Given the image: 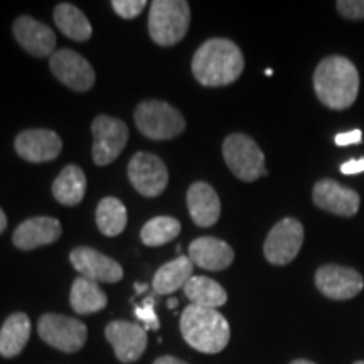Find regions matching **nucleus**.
<instances>
[{"label": "nucleus", "instance_id": "nucleus-1", "mask_svg": "<svg viewBox=\"0 0 364 364\" xmlns=\"http://www.w3.org/2000/svg\"><path fill=\"white\" fill-rule=\"evenodd\" d=\"M193 75L203 86L216 88L235 83L245 68L241 49L233 41L213 38L198 48L193 58Z\"/></svg>", "mask_w": 364, "mask_h": 364}, {"label": "nucleus", "instance_id": "nucleus-2", "mask_svg": "<svg viewBox=\"0 0 364 364\" xmlns=\"http://www.w3.org/2000/svg\"><path fill=\"white\" fill-rule=\"evenodd\" d=\"M314 90L326 107L346 110L353 107L359 93L358 68L343 56L322 59L314 73Z\"/></svg>", "mask_w": 364, "mask_h": 364}, {"label": "nucleus", "instance_id": "nucleus-3", "mask_svg": "<svg viewBox=\"0 0 364 364\" xmlns=\"http://www.w3.org/2000/svg\"><path fill=\"white\" fill-rule=\"evenodd\" d=\"M182 338L191 348L204 354L221 353L230 343V324L216 309L191 304L181 316Z\"/></svg>", "mask_w": 364, "mask_h": 364}, {"label": "nucleus", "instance_id": "nucleus-4", "mask_svg": "<svg viewBox=\"0 0 364 364\" xmlns=\"http://www.w3.org/2000/svg\"><path fill=\"white\" fill-rule=\"evenodd\" d=\"M191 9L184 0H156L149 12V34L154 43L169 48L182 41L189 29Z\"/></svg>", "mask_w": 364, "mask_h": 364}, {"label": "nucleus", "instance_id": "nucleus-5", "mask_svg": "<svg viewBox=\"0 0 364 364\" xmlns=\"http://www.w3.org/2000/svg\"><path fill=\"white\" fill-rule=\"evenodd\" d=\"M135 125L150 140H169L186 129L184 115L166 102L149 100L135 108Z\"/></svg>", "mask_w": 364, "mask_h": 364}, {"label": "nucleus", "instance_id": "nucleus-6", "mask_svg": "<svg viewBox=\"0 0 364 364\" xmlns=\"http://www.w3.org/2000/svg\"><path fill=\"white\" fill-rule=\"evenodd\" d=\"M223 157L240 181L253 182L267 176L265 156L252 136L231 134L223 142Z\"/></svg>", "mask_w": 364, "mask_h": 364}, {"label": "nucleus", "instance_id": "nucleus-7", "mask_svg": "<svg viewBox=\"0 0 364 364\" xmlns=\"http://www.w3.org/2000/svg\"><path fill=\"white\" fill-rule=\"evenodd\" d=\"M38 332L46 344L63 353L80 351L88 338L83 322L61 314H44L38 322Z\"/></svg>", "mask_w": 364, "mask_h": 364}, {"label": "nucleus", "instance_id": "nucleus-8", "mask_svg": "<svg viewBox=\"0 0 364 364\" xmlns=\"http://www.w3.org/2000/svg\"><path fill=\"white\" fill-rule=\"evenodd\" d=\"M304 243V226L295 218H285L277 223L268 233L263 253L268 263L284 267L295 260Z\"/></svg>", "mask_w": 364, "mask_h": 364}, {"label": "nucleus", "instance_id": "nucleus-9", "mask_svg": "<svg viewBox=\"0 0 364 364\" xmlns=\"http://www.w3.org/2000/svg\"><path fill=\"white\" fill-rule=\"evenodd\" d=\"M93 130V161L97 166H108L120 156L129 142V129L118 118L100 115L91 125Z\"/></svg>", "mask_w": 364, "mask_h": 364}, {"label": "nucleus", "instance_id": "nucleus-10", "mask_svg": "<svg viewBox=\"0 0 364 364\" xmlns=\"http://www.w3.org/2000/svg\"><path fill=\"white\" fill-rule=\"evenodd\" d=\"M132 186L145 198H157L167 188L169 172L162 159L149 152H136L129 162Z\"/></svg>", "mask_w": 364, "mask_h": 364}, {"label": "nucleus", "instance_id": "nucleus-11", "mask_svg": "<svg viewBox=\"0 0 364 364\" xmlns=\"http://www.w3.org/2000/svg\"><path fill=\"white\" fill-rule=\"evenodd\" d=\"M316 287L331 300H349L361 292L363 275L358 270L341 265H324L316 273Z\"/></svg>", "mask_w": 364, "mask_h": 364}, {"label": "nucleus", "instance_id": "nucleus-12", "mask_svg": "<svg viewBox=\"0 0 364 364\" xmlns=\"http://www.w3.org/2000/svg\"><path fill=\"white\" fill-rule=\"evenodd\" d=\"M70 260L81 277L97 284H117L124 279V268L120 267V263L100 253L98 250L88 247L75 248L70 255Z\"/></svg>", "mask_w": 364, "mask_h": 364}, {"label": "nucleus", "instance_id": "nucleus-13", "mask_svg": "<svg viewBox=\"0 0 364 364\" xmlns=\"http://www.w3.org/2000/svg\"><path fill=\"white\" fill-rule=\"evenodd\" d=\"M53 75L75 91H88L95 85V71L86 59L71 49H59L49 59Z\"/></svg>", "mask_w": 364, "mask_h": 364}, {"label": "nucleus", "instance_id": "nucleus-14", "mask_svg": "<svg viewBox=\"0 0 364 364\" xmlns=\"http://www.w3.org/2000/svg\"><path fill=\"white\" fill-rule=\"evenodd\" d=\"M105 336L122 363H135L147 349V331L134 322L113 321L105 329Z\"/></svg>", "mask_w": 364, "mask_h": 364}, {"label": "nucleus", "instance_id": "nucleus-15", "mask_svg": "<svg viewBox=\"0 0 364 364\" xmlns=\"http://www.w3.org/2000/svg\"><path fill=\"white\" fill-rule=\"evenodd\" d=\"M16 152L27 162H49L54 161L63 150L59 135L53 130L31 129L21 132L14 142Z\"/></svg>", "mask_w": 364, "mask_h": 364}, {"label": "nucleus", "instance_id": "nucleus-16", "mask_svg": "<svg viewBox=\"0 0 364 364\" xmlns=\"http://www.w3.org/2000/svg\"><path fill=\"white\" fill-rule=\"evenodd\" d=\"M314 204L322 211L332 215L351 218L359 209V194L356 191L344 188L332 179H322L316 182L312 191Z\"/></svg>", "mask_w": 364, "mask_h": 364}, {"label": "nucleus", "instance_id": "nucleus-17", "mask_svg": "<svg viewBox=\"0 0 364 364\" xmlns=\"http://www.w3.org/2000/svg\"><path fill=\"white\" fill-rule=\"evenodd\" d=\"M14 38L19 43L24 51L36 58L53 56L56 48V34L49 26L33 19L29 16H22L14 22Z\"/></svg>", "mask_w": 364, "mask_h": 364}, {"label": "nucleus", "instance_id": "nucleus-18", "mask_svg": "<svg viewBox=\"0 0 364 364\" xmlns=\"http://www.w3.org/2000/svg\"><path fill=\"white\" fill-rule=\"evenodd\" d=\"M63 233L61 223L56 218L36 216L26 220L16 228L12 235V243L19 250H34L39 247L51 245L59 240Z\"/></svg>", "mask_w": 364, "mask_h": 364}, {"label": "nucleus", "instance_id": "nucleus-19", "mask_svg": "<svg viewBox=\"0 0 364 364\" xmlns=\"http://www.w3.org/2000/svg\"><path fill=\"white\" fill-rule=\"evenodd\" d=\"M191 262L209 272L225 270L233 263L235 252L226 241L215 236H201L189 245Z\"/></svg>", "mask_w": 364, "mask_h": 364}, {"label": "nucleus", "instance_id": "nucleus-20", "mask_svg": "<svg viewBox=\"0 0 364 364\" xmlns=\"http://www.w3.org/2000/svg\"><path fill=\"white\" fill-rule=\"evenodd\" d=\"M188 209L198 226L209 228L216 225L221 216L220 196L208 182H194L188 189Z\"/></svg>", "mask_w": 364, "mask_h": 364}, {"label": "nucleus", "instance_id": "nucleus-21", "mask_svg": "<svg viewBox=\"0 0 364 364\" xmlns=\"http://www.w3.org/2000/svg\"><path fill=\"white\" fill-rule=\"evenodd\" d=\"M194 277V263L189 257H177L159 268L154 275V292L159 295H169L184 289L186 284Z\"/></svg>", "mask_w": 364, "mask_h": 364}, {"label": "nucleus", "instance_id": "nucleus-22", "mask_svg": "<svg viewBox=\"0 0 364 364\" xmlns=\"http://www.w3.org/2000/svg\"><path fill=\"white\" fill-rule=\"evenodd\" d=\"M31 338V318L24 312L9 316L0 329V356L16 358L24 351Z\"/></svg>", "mask_w": 364, "mask_h": 364}, {"label": "nucleus", "instance_id": "nucleus-23", "mask_svg": "<svg viewBox=\"0 0 364 364\" xmlns=\"http://www.w3.org/2000/svg\"><path fill=\"white\" fill-rule=\"evenodd\" d=\"M70 302L73 311L80 314V316H86V314L103 311L107 307L108 299L97 282L85 279V277H78V279L73 282Z\"/></svg>", "mask_w": 364, "mask_h": 364}, {"label": "nucleus", "instance_id": "nucleus-24", "mask_svg": "<svg viewBox=\"0 0 364 364\" xmlns=\"http://www.w3.org/2000/svg\"><path fill=\"white\" fill-rule=\"evenodd\" d=\"M86 193V176L78 166H66L53 182V196L65 206H76Z\"/></svg>", "mask_w": 364, "mask_h": 364}, {"label": "nucleus", "instance_id": "nucleus-25", "mask_svg": "<svg viewBox=\"0 0 364 364\" xmlns=\"http://www.w3.org/2000/svg\"><path fill=\"white\" fill-rule=\"evenodd\" d=\"M184 294L194 306L216 309L225 306L228 300V294L216 280L209 277H193L184 287Z\"/></svg>", "mask_w": 364, "mask_h": 364}, {"label": "nucleus", "instance_id": "nucleus-26", "mask_svg": "<svg viewBox=\"0 0 364 364\" xmlns=\"http://www.w3.org/2000/svg\"><path fill=\"white\" fill-rule=\"evenodd\" d=\"M54 22H56L58 29L66 38L78 41V43L88 41L91 38V33H93L90 21L86 19L85 14L76 6H73V4H59L54 9Z\"/></svg>", "mask_w": 364, "mask_h": 364}, {"label": "nucleus", "instance_id": "nucleus-27", "mask_svg": "<svg viewBox=\"0 0 364 364\" xmlns=\"http://www.w3.org/2000/svg\"><path fill=\"white\" fill-rule=\"evenodd\" d=\"M97 225L105 236H118L127 226V209L117 198H105L97 208Z\"/></svg>", "mask_w": 364, "mask_h": 364}, {"label": "nucleus", "instance_id": "nucleus-28", "mask_svg": "<svg viewBox=\"0 0 364 364\" xmlns=\"http://www.w3.org/2000/svg\"><path fill=\"white\" fill-rule=\"evenodd\" d=\"M179 233L181 223L176 218L157 216L145 223L140 238H142L144 245H147V247H162V245L174 240Z\"/></svg>", "mask_w": 364, "mask_h": 364}, {"label": "nucleus", "instance_id": "nucleus-29", "mask_svg": "<svg viewBox=\"0 0 364 364\" xmlns=\"http://www.w3.org/2000/svg\"><path fill=\"white\" fill-rule=\"evenodd\" d=\"M134 312H135V317L144 324L145 331H159L161 322H159V317L156 312V300H154V295L145 297L142 300V304L135 306Z\"/></svg>", "mask_w": 364, "mask_h": 364}, {"label": "nucleus", "instance_id": "nucleus-30", "mask_svg": "<svg viewBox=\"0 0 364 364\" xmlns=\"http://www.w3.org/2000/svg\"><path fill=\"white\" fill-rule=\"evenodd\" d=\"M112 7L122 19H134L142 14L147 7V2L145 0H113Z\"/></svg>", "mask_w": 364, "mask_h": 364}, {"label": "nucleus", "instance_id": "nucleus-31", "mask_svg": "<svg viewBox=\"0 0 364 364\" xmlns=\"http://www.w3.org/2000/svg\"><path fill=\"white\" fill-rule=\"evenodd\" d=\"M338 12L349 21L364 19V0H339L336 4Z\"/></svg>", "mask_w": 364, "mask_h": 364}, {"label": "nucleus", "instance_id": "nucleus-32", "mask_svg": "<svg viewBox=\"0 0 364 364\" xmlns=\"http://www.w3.org/2000/svg\"><path fill=\"white\" fill-rule=\"evenodd\" d=\"M361 140H363V132L356 129L351 132H343V134H338L336 135L334 142H336V145H339V147H344V145H349V144H359Z\"/></svg>", "mask_w": 364, "mask_h": 364}, {"label": "nucleus", "instance_id": "nucleus-33", "mask_svg": "<svg viewBox=\"0 0 364 364\" xmlns=\"http://www.w3.org/2000/svg\"><path fill=\"white\" fill-rule=\"evenodd\" d=\"M341 172L344 176H354V174H361L364 172V159H353V161L344 162L341 166Z\"/></svg>", "mask_w": 364, "mask_h": 364}, {"label": "nucleus", "instance_id": "nucleus-34", "mask_svg": "<svg viewBox=\"0 0 364 364\" xmlns=\"http://www.w3.org/2000/svg\"><path fill=\"white\" fill-rule=\"evenodd\" d=\"M154 364H188V363L174 356H162V358H157L156 361H154Z\"/></svg>", "mask_w": 364, "mask_h": 364}, {"label": "nucleus", "instance_id": "nucleus-35", "mask_svg": "<svg viewBox=\"0 0 364 364\" xmlns=\"http://www.w3.org/2000/svg\"><path fill=\"white\" fill-rule=\"evenodd\" d=\"M6 228H7V216H6V213L0 209V235L6 231Z\"/></svg>", "mask_w": 364, "mask_h": 364}, {"label": "nucleus", "instance_id": "nucleus-36", "mask_svg": "<svg viewBox=\"0 0 364 364\" xmlns=\"http://www.w3.org/2000/svg\"><path fill=\"white\" fill-rule=\"evenodd\" d=\"M135 289H136V294H144L145 290H147V285H145V284H135Z\"/></svg>", "mask_w": 364, "mask_h": 364}, {"label": "nucleus", "instance_id": "nucleus-37", "mask_svg": "<svg viewBox=\"0 0 364 364\" xmlns=\"http://www.w3.org/2000/svg\"><path fill=\"white\" fill-rule=\"evenodd\" d=\"M290 364H316V363L309 361V359H295V361H292Z\"/></svg>", "mask_w": 364, "mask_h": 364}, {"label": "nucleus", "instance_id": "nucleus-38", "mask_svg": "<svg viewBox=\"0 0 364 364\" xmlns=\"http://www.w3.org/2000/svg\"><path fill=\"white\" fill-rule=\"evenodd\" d=\"M177 304H179V300H177V299H171L169 302H167V307H169V309H176Z\"/></svg>", "mask_w": 364, "mask_h": 364}, {"label": "nucleus", "instance_id": "nucleus-39", "mask_svg": "<svg viewBox=\"0 0 364 364\" xmlns=\"http://www.w3.org/2000/svg\"><path fill=\"white\" fill-rule=\"evenodd\" d=\"M265 75H267V76H272V75H273V71H272V70H267V71H265Z\"/></svg>", "mask_w": 364, "mask_h": 364}, {"label": "nucleus", "instance_id": "nucleus-40", "mask_svg": "<svg viewBox=\"0 0 364 364\" xmlns=\"http://www.w3.org/2000/svg\"><path fill=\"white\" fill-rule=\"evenodd\" d=\"M354 364H364V361H356Z\"/></svg>", "mask_w": 364, "mask_h": 364}]
</instances>
